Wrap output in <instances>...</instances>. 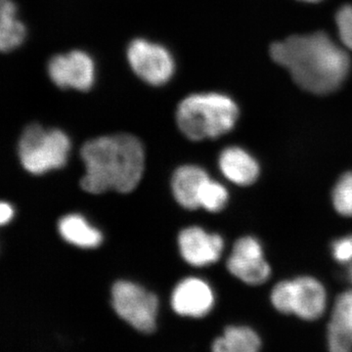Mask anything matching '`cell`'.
I'll return each instance as SVG.
<instances>
[{"label":"cell","instance_id":"obj_4","mask_svg":"<svg viewBox=\"0 0 352 352\" xmlns=\"http://www.w3.org/2000/svg\"><path fill=\"white\" fill-rule=\"evenodd\" d=\"M239 109L235 102L219 94H192L183 99L176 111V122L192 141L217 139L235 129Z\"/></svg>","mask_w":352,"mask_h":352},{"label":"cell","instance_id":"obj_6","mask_svg":"<svg viewBox=\"0 0 352 352\" xmlns=\"http://www.w3.org/2000/svg\"><path fill=\"white\" fill-rule=\"evenodd\" d=\"M71 148L69 139L59 129H46L41 124L25 127L18 145L21 164L32 175H41L66 164Z\"/></svg>","mask_w":352,"mask_h":352},{"label":"cell","instance_id":"obj_15","mask_svg":"<svg viewBox=\"0 0 352 352\" xmlns=\"http://www.w3.org/2000/svg\"><path fill=\"white\" fill-rule=\"evenodd\" d=\"M210 177L201 166L186 164L178 168L171 180L173 195L178 204L187 210H199V192L203 183Z\"/></svg>","mask_w":352,"mask_h":352},{"label":"cell","instance_id":"obj_12","mask_svg":"<svg viewBox=\"0 0 352 352\" xmlns=\"http://www.w3.org/2000/svg\"><path fill=\"white\" fill-rule=\"evenodd\" d=\"M328 352H352V287L333 296L325 319Z\"/></svg>","mask_w":352,"mask_h":352},{"label":"cell","instance_id":"obj_9","mask_svg":"<svg viewBox=\"0 0 352 352\" xmlns=\"http://www.w3.org/2000/svg\"><path fill=\"white\" fill-rule=\"evenodd\" d=\"M217 166L220 175L233 189H251L263 177V166L251 149L229 145L219 153Z\"/></svg>","mask_w":352,"mask_h":352},{"label":"cell","instance_id":"obj_20","mask_svg":"<svg viewBox=\"0 0 352 352\" xmlns=\"http://www.w3.org/2000/svg\"><path fill=\"white\" fill-rule=\"evenodd\" d=\"M328 250L331 261L340 270L352 263V231L333 238Z\"/></svg>","mask_w":352,"mask_h":352},{"label":"cell","instance_id":"obj_19","mask_svg":"<svg viewBox=\"0 0 352 352\" xmlns=\"http://www.w3.org/2000/svg\"><path fill=\"white\" fill-rule=\"evenodd\" d=\"M333 212L340 219L352 221V168L342 171L330 190Z\"/></svg>","mask_w":352,"mask_h":352},{"label":"cell","instance_id":"obj_7","mask_svg":"<svg viewBox=\"0 0 352 352\" xmlns=\"http://www.w3.org/2000/svg\"><path fill=\"white\" fill-rule=\"evenodd\" d=\"M112 305L116 314L139 332L155 330L157 298L154 294L131 282L119 281L112 288Z\"/></svg>","mask_w":352,"mask_h":352},{"label":"cell","instance_id":"obj_11","mask_svg":"<svg viewBox=\"0 0 352 352\" xmlns=\"http://www.w3.org/2000/svg\"><path fill=\"white\" fill-rule=\"evenodd\" d=\"M48 75L60 88L87 91L94 83V61L87 53L80 50L56 55L48 64Z\"/></svg>","mask_w":352,"mask_h":352},{"label":"cell","instance_id":"obj_14","mask_svg":"<svg viewBox=\"0 0 352 352\" xmlns=\"http://www.w3.org/2000/svg\"><path fill=\"white\" fill-rule=\"evenodd\" d=\"M264 340L261 332L248 323H228L212 342L214 352H263Z\"/></svg>","mask_w":352,"mask_h":352},{"label":"cell","instance_id":"obj_5","mask_svg":"<svg viewBox=\"0 0 352 352\" xmlns=\"http://www.w3.org/2000/svg\"><path fill=\"white\" fill-rule=\"evenodd\" d=\"M226 270L249 289H268L274 280V268L265 245L252 233L242 234L232 241L227 251Z\"/></svg>","mask_w":352,"mask_h":352},{"label":"cell","instance_id":"obj_2","mask_svg":"<svg viewBox=\"0 0 352 352\" xmlns=\"http://www.w3.org/2000/svg\"><path fill=\"white\" fill-rule=\"evenodd\" d=\"M80 156L87 168L80 186L88 193L101 194L108 190L129 193L138 186L144 170V149L131 134L87 141Z\"/></svg>","mask_w":352,"mask_h":352},{"label":"cell","instance_id":"obj_16","mask_svg":"<svg viewBox=\"0 0 352 352\" xmlns=\"http://www.w3.org/2000/svg\"><path fill=\"white\" fill-rule=\"evenodd\" d=\"M25 28L17 18V7L12 0H0V48L10 52L24 41Z\"/></svg>","mask_w":352,"mask_h":352},{"label":"cell","instance_id":"obj_21","mask_svg":"<svg viewBox=\"0 0 352 352\" xmlns=\"http://www.w3.org/2000/svg\"><path fill=\"white\" fill-rule=\"evenodd\" d=\"M336 23L342 45L352 51V4L342 7L338 11Z\"/></svg>","mask_w":352,"mask_h":352},{"label":"cell","instance_id":"obj_18","mask_svg":"<svg viewBox=\"0 0 352 352\" xmlns=\"http://www.w3.org/2000/svg\"><path fill=\"white\" fill-rule=\"evenodd\" d=\"M198 199L200 208L210 214H220L230 206L233 193L226 184L210 177L201 185Z\"/></svg>","mask_w":352,"mask_h":352},{"label":"cell","instance_id":"obj_8","mask_svg":"<svg viewBox=\"0 0 352 352\" xmlns=\"http://www.w3.org/2000/svg\"><path fill=\"white\" fill-rule=\"evenodd\" d=\"M132 71L149 85H163L175 73V60L164 46L145 39H134L127 48Z\"/></svg>","mask_w":352,"mask_h":352},{"label":"cell","instance_id":"obj_23","mask_svg":"<svg viewBox=\"0 0 352 352\" xmlns=\"http://www.w3.org/2000/svg\"><path fill=\"white\" fill-rule=\"evenodd\" d=\"M300 1L309 2V3H315V2L322 1V0H300Z\"/></svg>","mask_w":352,"mask_h":352},{"label":"cell","instance_id":"obj_17","mask_svg":"<svg viewBox=\"0 0 352 352\" xmlns=\"http://www.w3.org/2000/svg\"><path fill=\"white\" fill-rule=\"evenodd\" d=\"M58 229L69 244L80 248H95L100 244L101 233L91 226L80 215L69 214L62 217L58 223Z\"/></svg>","mask_w":352,"mask_h":352},{"label":"cell","instance_id":"obj_3","mask_svg":"<svg viewBox=\"0 0 352 352\" xmlns=\"http://www.w3.org/2000/svg\"><path fill=\"white\" fill-rule=\"evenodd\" d=\"M267 298L280 316L308 324L325 322L332 302L327 284L309 273L276 280L268 287Z\"/></svg>","mask_w":352,"mask_h":352},{"label":"cell","instance_id":"obj_10","mask_svg":"<svg viewBox=\"0 0 352 352\" xmlns=\"http://www.w3.org/2000/svg\"><path fill=\"white\" fill-rule=\"evenodd\" d=\"M182 258L190 265L206 267L219 263L227 250V240L219 232H208L200 226L184 229L178 237Z\"/></svg>","mask_w":352,"mask_h":352},{"label":"cell","instance_id":"obj_13","mask_svg":"<svg viewBox=\"0 0 352 352\" xmlns=\"http://www.w3.org/2000/svg\"><path fill=\"white\" fill-rule=\"evenodd\" d=\"M214 289L205 280L191 277L177 285L171 296L176 314L192 318H204L215 305Z\"/></svg>","mask_w":352,"mask_h":352},{"label":"cell","instance_id":"obj_1","mask_svg":"<svg viewBox=\"0 0 352 352\" xmlns=\"http://www.w3.org/2000/svg\"><path fill=\"white\" fill-rule=\"evenodd\" d=\"M272 59L288 69L294 82L310 94L335 91L346 80L351 59L344 48L324 32L294 36L273 44Z\"/></svg>","mask_w":352,"mask_h":352},{"label":"cell","instance_id":"obj_22","mask_svg":"<svg viewBox=\"0 0 352 352\" xmlns=\"http://www.w3.org/2000/svg\"><path fill=\"white\" fill-rule=\"evenodd\" d=\"M12 214L13 210L10 206L6 203H1L0 205V223L1 226H4L6 222H8Z\"/></svg>","mask_w":352,"mask_h":352}]
</instances>
